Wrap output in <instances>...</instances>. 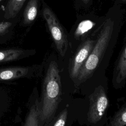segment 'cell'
Listing matches in <instances>:
<instances>
[{
    "instance_id": "cell-1",
    "label": "cell",
    "mask_w": 126,
    "mask_h": 126,
    "mask_svg": "<svg viewBox=\"0 0 126 126\" xmlns=\"http://www.w3.org/2000/svg\"><path fill=\"white\" fill-rule=\"evenodd\" d=\"M116 20L112 16L105 18L100 28L95 44L75 80L76 84L86 81L96 71L108 52V49L112 47L121 26L120 21L119 22Z\"/></svg>"
},
{
    "instance_id": "cell-2",
    "label": "cell",
    "mask_w": 126,
    "mask_h": 126,
    "mask_svg": "<svg viewBox=\"0 0 126 126\" xmlns=\"http://www.w3.org/2000/svg\"><path fill=\"white\" fill-rule=\"evenodd\" d=\"M62 95V84L57 63L51 61L48 66L42 87L40 126L48 125L54 118Z\"/></svg>"
},
{
    "instance_id": "cell-3",
    "label": "cell",
    "mask_w": 126,
    "mask_h": 126,
    "mask_svg": "<svg viewBox=\"0 0 126 126\" xmlns=\"http://www.w3.org/2000/svg\"><path fill=\"white\" fill-rule=\"evenodd\" d=\"M43 16L59 54L64 56L67 51L68 41L66 32L57 17L48 6L43 9Z\"/></svg>"
},
{
    "instance_id": "cell-4",
    "label": "cell",
    "mask_w": 126,
    "mask_h": 126,
    "mask_svg": "<svg viewBox=\"0 0 126 126\" xmlns=\"http://www.w3.org/2000/svg\"><path fill=\"white\" fill-rule=\"evenodd\" d=\"M109 105V100L104 88L98 86L90 96L88 121L91 124L99 122L104 116Z\"/></svg>"
},
{
    "instance_id": "cell-5",
    "label": "cell",
    "mask_w": 126,
    "mask_h": 126,
    "mask_svg": "<svg viewBox=\"0 0 126 126\" xmlns=\"http://www.w3.org/2000/svg\"><path fill=\"white\" fill-rule=\"evenodd\" d=\"M96 39L88 38L85 40L78 48L74 55L70 65V77L75 80L80 70L87 60L94 44Z\"/></svg>"
},
{
    "instance_id": "cell-6",
    "label": "cell",
    "mask_w": 126,
    "mask_h": 126,
    "mask_svg": "<svg viewBox=\"0 0 126 126\" xmlns=\"http://www.w3.org/2000/svg\"><path fill=\"white\" fill-rule=\"evenodd\" d=\"M126 82V40L118 58L113 72V83L116 88L123 86Z\"/></svg>"
},
{
    "instance_id": "cell-7",
    "label": "cell",
    "mask_w": 126,
    "mask_h": 126,
    "mask_svg": "<svg viewBox=\"0 0 126 126\" xmlns=\"http://www.w3.org/2000/svg\"><path fill=\"white\" fill-rule=\"evenodd\" d=\"M31 66H15L0 69V81L28 77L32 73Z\"/></svg>"
},
{
    "instance_id": "cell-8",
    "label": "cell",
    "mask_w": 126,
    "mask_h": 126,
    "mask_svg": "<svg viewBox=\"0 0 126 126\" xmlns=\"http://www.w3.org/2000/svg\"><path fill=\"white\" fill-rule=\"evenodd\" d=\"M96 26V22L93 18H85L81 20L75 29L74 38L76 39H81L85 38V36L92 32Z\"/></svg>"
},
{
    "instance_id": "cell-9",
    "label": "cell",
    "mask_w": 126,
    "mask_h": 126,
    "mask_svg": "<svg viewBox=\"0 0 126 126\" xmlns=\"http://www.w3.org/2000/svg\"><path fill=\"white\" fill-rule=\"evenodd\" d=\"M40 103L37 99L35 102L31 106L24 125L25 126H40Z\"/></svg>"
},
{
    "instance_id": "cell-10",
    "label": "cell",
    "mask_w": 126,
    "mask_h": 126,
    "mask_svg": "<svg viewBox=\"0 0 126 126\" xmlns=\"http://www.w3.org/2000/svg\"><path fill=\"white\" fill-rule=\"evenodd\" d=\"M29 51L19 49L0 50V63L16 61L22 59L27 56Z\"/></svg>"
},
{
    "instance_id": "cell-11",
    "label": "cell",
    "mask_w": 126,
    "mask_h": 126,
    "mask_svg": "<svg viewBox=\"0 0 126 126\" xmlns=\"http://www.w3.org/2000/svg\"><path fill=\"white\" fill-rule=\"evenodd\" d=\"M38 0H29L23 14L24 24H30L35 19L38 12Z\"/></svg>"
},
{
    "instance_id": "cell-12",
    "label": "cell",
    "mask_w": 126,
    "mask_h": 126,
    "mask_svg": "<svg viewBox=\"0 0 126 126\" xmlns=\"http://www.w3.org/2000/svg\"><path fill=\"white\" fill-rule=\"evenodd\" d=\"M26 0H8L4 9V17L6 19L15 18L22 8Z\"/></svg>"
},
{
    "instance_id": "cell-13",
    "label": "cell",
    "mask_w": 126,
    "mask_h": 126,
    "mask_svg": "<svg viewBox=\"0 0 126 126\" xmlns=\"http://www.w3.org/2000/svg\"><path fill=\"white\" fill-rule=\"evenodd\" d=\"M110 125L112 126H126V105L122 106L112 118Z\"/></svg>"
},
{
    "instance_id": "cell-14",
    "label": "cell",
    "mask_w": 126,
    "mask_h": 126,
    "mask_svg": "<svg viewBox=\"0 0 126 126\" xmlns=\"http://www.w3.org/2000/svg\"><path fill=\"white\" fill-rule=\"evenodd\" d=\"M67 117V109H64L58 116L54 123L53 126H64L65 125Z\"/></svg>"
},
{
    "instance_id": "cell-15",
    "label": "cell",
    "mask_w": 126,
    "mask_h": 126,
    "mask_svg": "<svg viewBox=\"0 0 126 126\" xmlns=\"http://www.w3.org/2000/svg\"><path fill=\"white\" fill-rule=\"evenodd\" d=\"M11 25L12 23L9 22H0V35L5 33Z\"/></svg>"
},
{
    "instance_id": "cell-16",
    "label": "cell",
    "mask_w": 126,
    "mask_h": 126,
    "mask_svg": "<svg viewBox=\"0 0 126 126\" xmlns=\"http://www.w3.org/2000/svg\"><path fill=\"white\" fill-rule=\"evenodd\" d=\"M123 1H126V0H122Z\"/></svg>"
},
{
    "instance_id": "cell-17",
    "label": "cell",
    "mask_w": 126,
    "mask_h": 126,
    "mask_svg": "<svg viewBox=\"0 0 126 126\" xmlns=\"http://www.w3.org/2000/svg\"><path fill=\"white\" fill-rule=\"evenodd\" d=\"M2 0H0V2L1 1H2Z\"/></svg>"
}]
</instances>
